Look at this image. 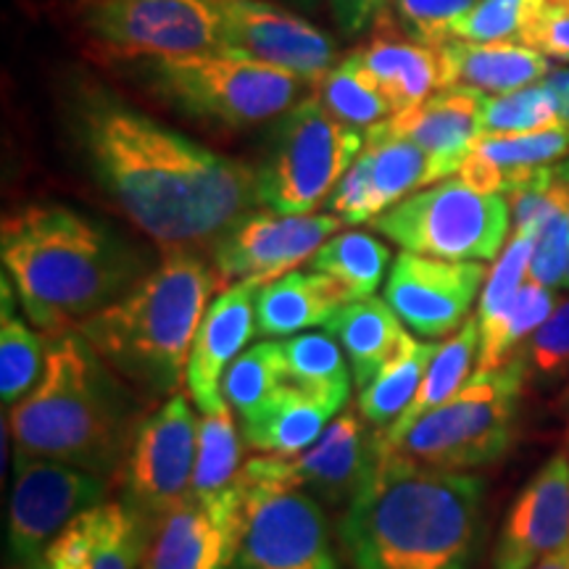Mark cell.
<instances>
[{"label":"cell","instance_id":"cell-1","mask_svg":"<svg viewBox=\"0 0 569 569\" xmlns=\"http://www.w3.org/2000/svg\"><path fill=\"white\" fill-rule=\"evenodd\" d=\"M80 134L106 193L163 253L211 248L259 206V169L111 98L84 101Z\"/></svg>","mask_w":569,"mask_h":569},{"label":"cell","instance_id":"cell-2","mask_svg":"<svg viewBox=\"0 0 569 569\" xmlns=\"http://www.w3.org/2000/svg\"><path fill=\"white\" fill-rule=\"evenodd\" d=\"M482 480L380 457L340 519L353 569H469L482 522Z\"/></svg>","mask_w":569,"mask_h":569},{"label":"cell","instance_id":"cell-3","mask_svg":"<svg viewBox=\"0 0 569 569\" xmlns=\"http://www.w3.org/2000/svg\"><path fill=\"white\" fill-rule=\"evenodd\" d=\"M0 259L24 315L48 338L77 330L146 277L124 240L61 203L6 213Z\"/></svg>","mask_w":569,"mask_h":569},{"label":"cell","instance_id":"cell-4","mask_svg":"<svg viewBox=\"0 0 569 569\" xmlns=\"http://www.w3.org/2000/svg\"><path fill=\"white\" fill-rule=\"evenodd\" d=\"M138 401L80 332L48 338L40 382L11 407L13 451L119 478L140 425Z\"/></svg>","mask_w":569,"mask_h":569},{"label":"cell","instance_id":"cell-5","mask_svg":"<svg viewBox=\"0 0 569 569\" xmlns=\"http://www.w3.org/2000/svg\"><path fill=\"white\" fill-rule=\"evenodd\" d=\"M222 280L193 251L163 253L161 264L117 303L77 327L92 351L142 398L172 396Z\"/></svg>","mask_w":569,"mask_h":569},{"label":"cell","instance_id":"cell-6","mask_svg":"<svg viewBox=\"0 0 569 569\" xmlns=\"http://www.w3.org/2000/svg\"><path fill=\"white\" fill-rule=\"evenodd\" d=\"M528 367L522 356L503 367L475 372L443 407L427 411L380 457L432 472H469L507 457L515 443L517 411Z\"/></svg>","mask_w":569,"mask_h":569},{"label":"cell","instance_id":"cell-7","mask_svg":"<svg viewBox=\"0 0 569 569\" xmlns=\"http://www.w3.org/2000/svg\"><path fill=\"white\" fill-rule=\"evenodd\" d=\"M148 82L177 109L224 127L284 117L315 96V82L222 51L153 59Z\"/></svg>","mask_w":569,"mask_h":569},{"label":"cell","instance_id":"cell-8","mask_svg":"<svg viewBox=\"0 0 569 569\" xmlns=\"http://www.w3.org/2000/svg\"><path fill=\"white\" fill-rule=\"evenodd\" d=\"M507 196L486 193L459 177L417 190L372 227L409 253L446 261H490L507 243Z\"/></svg>","mask_w":569,"mask_h":569},{"label":"cell","instance_id":"cell-9","mask_svg":"<svg viewBox=\"0 0 569 569\" xmlns=\"http://www.w3.org/2000/svg\"><path fill=\"white\" fill-rule=\"evenodd\" d=\"M365 142L315 96L306 98L277 124L272 153L259 169V206L274 213H315L330 201Z\"/></svg>","mask_w":569,"mask_h":569},{"label":"cell","instance_id":"cell-10","mask_svg":"<svg viewBox=\"0 0 569 569\" xmlns=\"http://www.w3.org/2000/svg\"><path fill=\"white\" fill-rule=\"evenodd\" d=\"M80 27L111 61L219 53V19L209 0H82Z\"/></svg>","mask_w":569,"mask_h":569},{"label":"cell","instance_id":"cell-11","mask_svg":"<svg viewBox=\"0 0 569 569\" xmlns=\"http://www.w3.org/2000/svg\"><path fill=\"white\" fill-rule=\"evenodd\" d=\"M198 425L193 398L184 393L167 396L140 419L119 482L127 507L153 525L193 496Z\"/></svg>","mask_w":569,"mask_h":569},{"label":"cell","instance_id":"cell-12","mask_svg":"<svg viewBox=\"0 0 569 569\" xmlns=\"http://www.w3.org/2000/svg\"><path fill=\"white\" fill-rule=\"evenodd\" d=\"M109 482L63 461L13 451L9 557L24 569L34 565L77 517L101 507Z\"/></svg>","mask_w":569,"mask_h":569},{"label":"cell","instance_id":"cell-13","mask_svg":"<svg viewBox=\"0 0 569 569\" xmlns=\"http://www.w3.org/2000/svg\"><path fill=\"white\" fill-rule=\"evenodd\" d=\"M238 569H340L315 496L246 480Z\"/></svg>","mask_w":569,"mask_h":569},{"label":"cell","instance_id":"cell-14","mask_svg":"<svg viewBox=\"0 0 569 569\" xmlns=\"http://www.w3.org/2000/svg\"><path fill=\"white\" fill-rule=\"evenodd\" d=\"M375 465V432L365 417L348 409L303 451L253 457L246 465V480L303 490L325 503H351L372 478Z\"/></svg>","mask_w":569,"mask_h":569},{"label":"cell","instance_id":"cell-15","mask_svg":"<svg viewBox=\"0 0 569 569\" xmlns=\"http://www.w3.org/2000/svg\"><path fill=\"white\" fill-rule=\"evenodd\" d=\"M219 19L222 53L290 71L319 82L338 59L336 42L311 21L272 0H209Z\"/></svg>","mask_w":569,"mask_h":569},{"label":"cell","instance_id":"cell-16","mask_svg":"<svg viewBox=\"0 0 569 569\" xmlns=\"http://www.w3.org/2000/svg\"><path fill=\"white\" fill-rule=\"evenodd\" d=\"M343 222L336 213H248L211 246V267L222 284L272 282L315 259Z\"/></svg>","mask_w":569,"mask_h":569},{"label":"cell","instance_id":"cell-17","mask_svg":"<svg viewBox=\"0 0 569 569\" xmlns=\"http://www.w3.org/2000/svg\"><path fill=\"white\" fill-rule=\"evenodd\" d=\"M488 280L482 261H446L398 253L386 282V303L403 327L438 340L459 332Z\"/></svg>","mask_w":569,"mask_h":569},{"label":"cell","instance_id":"cell-18","mask_svg":"<svg viewBox=\"0 0 569 569\" xmlns=\"http://www.w3.org/2000/svg\"><path fill=\"white\" fill-rule=\"evenodd\" d=\"M569 549V451H557L517 496L493 551V569H532Z\"/></svg>","mask_w":569,"mask_h":569},{"label":"cell","instance_id":"cell-19","mask_svg":"<svg viewBox=\"0 0 569 569\" xmlns=\"http://www.w3.org/2000/svg\"><path fill=\"white\" fill-rule=\"evenodd\" d=\"M156 525L124 501H103L74 519L27 569H140Z\"/></svg>","mask_w":569,"mask_h":569},{"label":"cell","instance_id":"cell-20","mask_svg":"<svg viewBox=\"0 0 569 569\" xmlns=\"http://www.w3.org/2000/svg\"><path fill=\"white\" fill-rule=\"evenodd\" d=\"M480 101L482 92L446 88L369 130L415 142L430 159L432 184H436L459 174L461 163L480 140Z\"/></svg>","mask_w":569,"mask_h":569},{"label":"cell","instance_id":"cell-21","mask_svg":"<svg viewBox=\"0 0 569 569\" xmlns=\"http://www.w3.org/2000/svg\"><path fill=\"white\" fill-rule=\"evenodd\" d=\"M261 280H240L213 298L198 327L184 382L198 411H213L224 403L222 380L227 369L256 336V296Z\"/></svg>","mask_w":569,"mask_h":569},{"label":"cell","instance_id":"cell-22","mask_svg":"<svg viewBox=\"0 0 569 569\" xmlns=\"http://www.w3.org/2000/svg\"><path fill=\"white\" fill-rule=\"evenodd\" d=\"M393 113L422 103L440 90V53L403 30L388 6L369 24V42L356 48Z\"/></svg>","mask_w":569,"mask_h":569},{"label":"cell","instance_id":"cell-23","mask_svg":"<svg viewBox=\"0 0 569 569\" xmlns=\"http://www.w3.org/2000/svg\"><path fill=\"white\" fill-rule=\"evenodd\" d=\"M243 525L211 517L193 496L156 525L140 569H232Z\"/></svg>","mask_w":569,"mask_h":569},{"label":"cell","instance_id":"cell-24","mask_svg":"<svg viewBox=\"0 0 569 569\" xmlns=\"http://www.w3.org/2000/svg\"><path fill=\"white\" fill-rule=\"evenodd\" d=\"M438 53L440 90L465 88L482 96H507L551 74V61L522 42L451 40Z\"/></svg>","mask_w":569,"mask_h":569},{"label":"cell","instance_id":"cell-25","mask_svg":"<svg viewBox=\"0 0 569 569\" xmlns=\"http://www.w3.org/2000/svg\"><path fill=\"white\" fill-rule=\"evenodd\" d=\"M193 498L211 517L243 525L246 517V465L243 440L230 403L206 411L198 425V457L193 472Z\"/></svg>","mask_w":569,"mask_h":569},{"label":"cell","instance_id":"cell-26","mask_svg":"<svg viewBox=\"0 0 569 569\" xmlns=\"http://www.w3.org/2000/svg\"><path fill=\"white\" fill-rule=\"evenodd\" d=\"M569 156V127L525 134H493L475 142L472 153L461 163L459 180L486 193L509 196L540 169L557 167Z\"/></svg>","mask_w":569,"mask_h":569},{"label":"cell","instance_id":"cell-27","mask_svg":"<svg viewBox=\"0 0 569 569\" xmlns=\"http://www.w3.org/2000/svg\"><path fill=\"white\" fill-rule=\"evenodd\" d=\"M346 403L348 396L317 393L288 382L253 417L243 419V440L264 453L303 451L322 436Z\"/></svg>","mask_w":569,"mask_h":569},{"label":"cell","instance_id":"cell-28","mask_svg":"<svg viewBox=\"0 0 569 569\" xmlns=\"http://www.w3.org/2000/svg\"><path fill=\"white\" fill-rule=\"evenodd\" d=\"M346 303H351V296L332 277L319 272H288L259 288L256 336H301L311 327H325Z\"/></svg>","mask_w":569,"mask_h":569},{"label":"cell","instance_id":"cell-29","mask_svg":"<svg viewBox=\"0 0 569 569\" xmlns=\"http://www.w3.org/2000/svg\"><path fill=\"white\" fill-rule=\"evenodd\" d=\"M325 330L343 348L359 390L380 375V369L393 359L403 338L409 336L386 298L380 301L375 296L340 306Z\"/></svg>","mask_w":569,"mask_h":569},{"label":"cell","instance_id":"cell-30","mask_svg":"<svg viewBox=\"0 0 569 569\" xmlns=\"http://www.w3.org/2000/svg\"><path fill=\"white\" fill-rule=\"evenodd\" d=\"M478 351H480V325H478V317H469L465 327H461L459 332H453V338H448L438 346V351L432 356L422 382H419L417 396L411 398L409 409L403 411L401 419H398L393 427H388L386 432H375L377 451H386V448L398 443L403 432H407L419 417H425L427 411L443 407L448 398L457 396L459 390L467 386L469 377H472V367L478 365Z\"/></svg>","mask_w":569,"mask_h":569},{"label":"cell","instance_id":"cell-31","mask_svg":"<svg viewBox=\"0 0 569 569\" xmlns=\"http://www.w3.org/2000/svg\"><path fill=\"white\" fill-rule=\"evenodd\" d=\"M438 346L436 340H415L407 336L380 375L361 388L359 415L369 427H375V432H386L409 409Z\"/></svg>","mask_w":569,"mask_h":569},{"label":"cell","instance_id":"cell-32","mask_svg":"<svg viewBox=\"0 0 569 569\" xmlns=\"http://www.w3.org/2000/svg\"><path fill=\"white\" fill-rule=\"evenodd\" d=\"M359 156L365 159L369 182H372L377 217L393 209L415 190L432 184L430 159L409 140L367 130V142Z\"/></svg>","mask_w":569,"mask_h":569},{"label":"cell","instance_id":"cell-33","mask_svg":"<svg viewBox=\"0 0 569 569\" xmlns=\"http://www.w3.org/2000/svg\"><path fill=\"white\" fill-rule=\"evenodd\" d=\"M557 301L559 298L553 296V288L528 280L501 315L488 319V322H478L480 351L475 372H488V369H498L515 359L517 348L528 343L532 332L551 315Z\"/></svg>","mask_w":569,"mask_h":569},{"label":"cell","instance_id":"cell-34","mask_svg":"<svg viewBox=\"0 0 569 569\" xmlns=\"http://www.w3.org/2000/svg\"><path fill=\"white\" fill-rule=\"evenodd\" d=\"M315 98L338 122L353 127V130H369V127L393 117L388 98L382 96L372 74L361 63L359 51L343 56L327 71L315 84Z\"/></svg>","mask_w":569,"mask_h":569},{"label":"cell","instance_id":"cell-35","mask_svg":"<svg viewBox=\"0 0 569 569\" xmlns=\"http://www.w3.org/2000/svg\"><path fill=\"white\" fill-rule=\"evenodd\" d=\"M48 336L32 330L13 315L9 274H3V311H0V398L6 407H17L40 382L46 369Z\"/></svg>","mask_w":569,"mask_h":569},{"label":"cell","instance_id":"cell-36","mask_svg":"<svg viewBox=\"0 0 569 569\" xmlns=\"http://www.w3.org/2000/svg\"><path fill=\"white\" fill-rule=\"evenodd\" d=\"M390 264V248L369 232H338L311 259V272L332 277L351 301L372 298Z\"/></svg>","mask_w":569,"mask_h":569},{"label":"cell","instance_id":"cell-37","mask_svg":"<svg viewBox=\"0 0 569 569\" xmlns=\"http://www.w3.org/2000/svg\"><path fill=\"white\" fill-rule=\"evenodd\" d=\"M288 361L282 343H256L232 361L222 380V396L240 419L253 417L282 386H288Z\"/></svg>","mask_w":569,"mask_h":569},{"label":"cell","instance_id":"cell-38","mask_svg":"<svg viewBox=\"0 0 569 569\" xmlns=\"http://www.w3.org/2000/svg\"><path fill=\"white\" fill-rule=\"evenodd\" d=\"M282 351L290 382L306 390H317V393L351 396L353 375H348L343 348L332 336L301 332L284 340Z\"/></svg>","mask_w":569,"mask_h":569},{"label":"cell","instance_id":"cell-39","mask_svg":"<svg viewBox=\"0 0 569 569\" xmlns=\"http://www.w3.org/2000/svg\"><path fill=\"white\" fill-rule=\"evenodd\" d=\"M559 124L557 103L540 82L507 96H482L480 101V138L540 132Z\"/></svg>","mask_w":569,"mask_h":569},{"label":"cell","instance_id":"cell-40","mask_svg":"<svg viewBox=\"0 0 569 569\" xmlns=\"http://www.w3.org/2000/svg\"><path fill=\"white\" fill-rule=\"evenodd\" d=\"M519 356L528 367V382L551 388L569 375V296L559 298L546 322L532 332Z\"/></svg>","mask_w":569,"mask_h":569},{"label":"cell","instance_id":"cell-41","mask_svg":"<svg viewBox=\"0 0 569 569\" xmlns=\"http://www.w3.org/2000/svg\"><path fill=\"white\" fill-rule=\"evenodd\" d=\"M396 19L411 38L440 48L453 40V27L478 6V0H390Z\"/></svg>","mask_w":569,"mask_h":569},{"label":"cell","instance_id":"cell-42","mask_svg":"<svg viewBox=\"0 0 569 569\" xmlns=\"http://www.w3.org/2000/svg\"><path fill=\"white\" fill-rule=\"evenodd\" d=\"M532 246H536V238H530V234L511 232L509 246L503 248L501 259H498L493 272L488 274L486 284H482L480 306H478V322H488V319L501 315V311L507 309L511 301H515L519 288L525 284V277H528V272H530Z\"/></svg>","mask_w":569,"mask_h":569},{"label":"cell","instance_id":"cell-43","mask_svg":"<svg viewBox=\"0 0 569 569\" xmlns=\"http://www.w3.org/2000/svg\"><path fill=\"white\" fill-rule=\"evenodd\" d=\"M517 42L569 63V0H528Z\"/></svg>","mask_w":569,"mask_h":569},{"label":"cell","instance_id":"cell-44","mask_svg":"<svg viewBox=\"0 0 569 569\" xmlns=\"http://www.w3.org/2000/svg\"><path fill=\"white\" fill-rule=\"evenodd\" d=\"M528 0H478L472 11L453 27V40L517 42Z\"/></svg>","mask_w":569,"mask_h":569},{"label":"cell","instance_id":"cell-45","mask_svg":"<svg viewBox=\"0 0 569 569\" xmlns=\"http://www.w3.org/2000/svg\"><path fill=\"white\" fill-rule=\"evenodd\" d=\"M569 269V209L553 211L540 230L536 232L532 246L528 280L546 284V288H561Z\"/></svg>","mask_w":569,"mask_h":569},{"label":"cell","instance_id":"cell-46","mask_svg":"<svg viewBox=\"0 0 569 569\" xmlns=\"http://www.w3.org/2000/svg\"><path fill=\"white\" fill-rule=\"evenodd\" d=\"M386 3L388 0H330L336 21L346 34L367 30V27L375 21L377 13L386 9Z\"/></svg>","mask_w":569,"mask_h":569},{"label":"cell","instance_id":"cell-47","mask_svg":"<svg viewBox=\"0 0 569 569\" xmlns=\"http://www.w3.org/2000/svg\"><path fill=\"white\" fill-rule=\"evenodd\" d=\"M540 84L551 92L561 124L569 127V69H551V74Z\"/></svg>","mask_w":569,"mask_h":569},{"label":"cell","instance_id":"cell-48","mask_svg":"<svg viewBox=\"0 0 569 569\" xmlns=\"http://www.w3.org/2000/svg\"><path fill=\"white\" fill-rule=\"evenodd\" d=\"M532 569H569V549L553 553V557L540 561V565L532 567Z\"/></svg>","mask_w":569,"mask_h":569},{"label":"cell","instance_id":"cell-49","mask_svg":"<svg viewBox=\"0 0 569 569\" xmlns=\"http://www.w3.org/2000/svg\"><path fill=\"white\" fill-rule=\"evenodd\" d=\"M557 169H559V174L565 177V180H569V156H567L565 161H559V163H557Z\"/></svg>","mask_w":569,"mask_h":569},{"label":"cell","instance_id":"cell-50","mask_svg":"<svg viewBox=\"0 0 569 569\" xmlns=\"http://www.w3.org/2000/svg\"><path fill=\"white\" fill-rule=\"evenodd\" d=\"M561 288H567V290H569V269H567V277H565V282H561Z\"/></svg>","mask_w":569,"mask_h":569},{"label":"cell","instance_id":"cell-51","mask_svg":"<svg viewBox=\"0 0 569 569\" xmlns=\"http://www.w3.org/2000/svg\"><path fill=\"white\" fill-rule=\"evenodd\" d=\"M567 451H569V436H567Z\"/></svg>","mask_w":569,"mask_h":569},{"label":"cell","instance_id":"cell-52","mask_svg":"<svg viewBox=\"0 0 569 569\" xmlns=\"http://www.w3.org/2000/svg\"><path fill=\"white\" fill-rule=\"evenodd\" d=\"M567 401H569V396H567ZM567 409H569V403H567Z\"/></svg>","mask_w":569,"mask_h":569}]
</instances>
